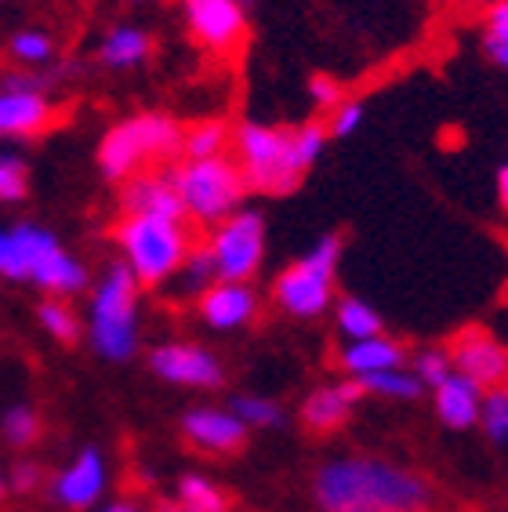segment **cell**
I'll return each instance as SVG.
<instances>
[{"mask_svg":"<svg viewBox=\"0 0 508 512\" xmlns=\"http://www.w3.org/2000/svg\"><path fill=\"white\" fill-rule=\"evenodd\" d=\"M313 502L320 512H432L436 487L381 454H334L313 473Z\"/></svg>","mask_w":508,"mask_h":512,"instance_id":"obj_1","label":"cell"},{"mask_svg":"<svg viewBox=\"0 0 508 512\" xmlns=\"http://www.w3.org/2000/svg\"><path fill=\"white\" fill-rule=\"evenodd\" d=\"M323 124H298V128H273V124H240L233 131L236 168L244 175L247 193L284 197L302 186L305 171L327 149Z\"/></svg>","mask_w":508,"mask_h":512,"instance_id":"obj_2","label":"cell"},{"mask_svg":"<svg viewBox=\"0 0 508 512\" xmlns=\"http://www.w3.org/2000/svg\"><path fill=\"white\" fill-rule=\"evenodd\" d=\"M84 338L106 364H131L142 349V287L124 262H109L88 287Z\"/></svg>","mask_w":508,"mask_h":512,"instance_id":"obj_3","label":"cell"},{"mask_svg":"<svg viewBox=\"0 0 508 512\" xmlns=\"http://www.w3.org/2000/svg\"><path fill=\"white\" fill-rule=\"evenodd\" d=\"M4 280L33 284L48 298H73L91 287L88 266L69 255L62 240L37 222H15L4 229Z\"/></svg>","mask_w":508,"mask_h":512,"instance_id":"obj_4","label":"cell"},{"mask_svg":"<svg viewBox=\"0 0 508 512\" xmlns=\"http://www.w3.org/2000/svg\"><path fill=\"white\" fill-rule=\"evenodd\" d=\"M113 244L138 287H167L196 247V237L193 226L178 218L120 215L113 226Z\"/></svg>","mask_w":508,"mask_h":512,"instance_id":"obj_5","label":"cell"},{"mask_svg":"<svg viewBox=\"0 0 508 512\" xmlns=\"http://www.w3.org/2000/svg\"><path fill=\"white\" fill-rule=\"evenodd\" d=\"M182 153V128L164 113H138L102 135L98 142V171L109 182L124 186L127 178L142 175L160 160H171Z\"/></svg>","mask_w":508,"mask_h":512,"instance_id":"obj_6","label":"cell"},{"mask_svg":"<svg viewBox=\"0 0 508 512\" xmlns=\"http://www.w3.org/2000/svg\"><path fill=\"white\" fill-rule=\"evenodd\" d=\"M167 175H171V186H175L178 200H182L189 226H200L211 233V229L222 226L225 218L244 207L247 186L233 157L178 160V164L167 168Z\"/></svg>","mask_w":508,"mask_h":512,"instance_id":"obj_7","label":"cell"},{"mask_svg":"<svg viewBox=\"0 0 508 512\" xmlns=\"http://www.w3.org/2000/svg\"><path fill=\"white\" fill-rule=\"evenodd\" d=\"M342 237L327 233L305 251L298 262L284 269L273 280L276 309L291 320H320L327 309H334V280H338V262H342Z\"/></svg>","mask_w":508,"mask_h":512,"instance_id":"obj_8","label":"cell"},{"mask_svg":"<svg viewBox=\"0 0 508 512\" xmlns=\"http://www.w3.org/2000/svg\"><path fill=\"white\" fill-rule=\"evenodd\" d=\"M55 80V69H15L0 77V138H37L59 120V109L48 99Z\"/></svg>","mask_w":508,"mask_h":512,"instance_id":"obj_9","label":"cell"},{"mask_svg":"<svg viewBox=\"0 0 508 512\" xmlns=\"http://www.w3.org/2000/svg\"><path fill=\"white\" fill-rule=\"evenodd\" d=\"M207 251L215 262V276L225 284H251L265 262V218L254 207H240L222 226L207 233Z\"/></svg>","mask_w":508,"mask_h":512,"instance_id":"obj_10","label":"cell"},{"mask_svg":"<svg viewBox=\"0 0 508 512\" xmlns=\"http://www.w3.org/2000/svg\"><path fill=\"white\" fill-rule=\"evenodd\" d=\"M109 483H113L109 458L95 444H88L48 476V498L66 512H91L106 502Z\"/></svg>","mask_w":508,"mask_h":512,"instance_id":"obj_11","label":"cell"},{"mask_svg":"<svg viewBox=\"0 0 508 512\" xmlns=\"http://www.w3.org/2000/svg\"><path fill=\"white\" fill-rule=\"evenodd\" d=\"M146 364L160 382L182 385V389L215 393L225 385V364L218 360L215 349L200 342H160L149 349Z\"/></svg>","mask_w":508,"mask_h":512,"instance_id":"obj_12","label":"cell"},{"mask_svg":"<svg viewBox=\"0 0 508 512\" xmlns=\"http://www.w3.org/2000/svg\"><path fill=\"white\" fill-rule=\"evenodd\" d=\"M454 375L469 378L476 389L490 393L498 385H508V349L490 327H465L447 345Z\"/></svg>","mask_w":508,"mask_h":512,"instance_id":"obj_13","label":"cell"},{"mask_svg":"<svg viewBox=\"0 0 508 512\" xmlns=\"http://www.w3.org/2000/svg\"><path fill=\"white\" fill-rule=\"evenodd\" d=\"M178 433L193 451L211 454V458H229V454L244 451L251 429L229 407L196 404L178 418Z\"/></svg>","mask_w":508,"mask_h":512,"instance_id":"obj_14","label":"cell"},{"mask_svg":"<svg viewBox=\"0 0 508 512\" xmlns=\"http://www.w3.org/2000/svg\"><path fill=\"white\" fill-rule=\"evenodd\" d=\"M193 40L215 55H233L247 37V11L236 0H178Z\"/></svg>","mask_w":508,"mask_h":512,"instance_id":"obj_15","label":"cell"},{"mask_svg":"<svg viewBox=\"0 0 508 512\" xmlns=\"http://www.w3.org/2000/svg\"><path fill=\"white\" fill-rule=\"evenodd\" d=\"M258 309H262V298L251 284H225L215 280L204 295L196 298V316L200 324L218 331V335H233V331H244L247 324L258 320Z\"/></svg>","mask_w":508,"mask_h":512,"instance_id":"obj_16","label":"cell"},{"mask_svg":"<svg viewBox=\"0 0 508 512\" xmlns=\"http://www.w3.org/2000/svg\"><path fill=\"white\" fill-rule=\"evenodd\" d=\"M363 400V389L352 378H334V382H320L309 389L298 407V422L316 436H331L349 422L356 407Z\"/></svg>","mask_w":508,"mask_h":512,"instance_id":"obj_17","label":"cell"},{"mask_svg":"<svg viewBox=\"0 0 508 512\" xmlns=\"http://www.w3.org/2000/svg\"><path fill=\"white\" fill-rule=\"evenodd\" d=\"M120 215H149V218H178L186 222L182 200H178L167 171H142L127 178L120 189Z\"/></svg>","mask_w":508,"mask_h":512,"instance_id":"obj_18","label":"cell"},{"mask_svg":"<svg viewBox=\"0 0 508 512\" xmlns=\"http://www.w3.org/2000/svg\"><path fill=\"white\" fill-rule=\"evenodd\" d=\"M338 371L342 378H352V382H363V378L381 375V371H392V367H407V349L403 342L389 335H374V338H363V342H342L338 349Z\"/></svg>","mask_w":508,"mask_h":512,"instance_id":"obj_19","label":"cell"},{"mask_svg":"<svg viewBox=\"0 0 508 512\" xmlns=\"http://www.w3.org/2000/svg\"><path fill=\"white\" fill-rule=\"evenodd\" d=\"M432 407L447 429L465 433V429H479V411H483V389L461 375H450L432 389Z\"/></svg>","mask_w":508,"mask_h":512,"instance_id":"obj_20","label":"cell"},{"mask_svg":"<svg viewBox=\"0 0 508 512\" xmlns=\"http://www.w3.org/2000/svg\"><path fill=\"white\" fill-rule=\"evenodd\" d=\"M149 51H153V37L142 26L120 22L98 44V62L109 69H135L149 59Z\"/></svg>","mask_w":508,"mask_h":512,"instance_id":"obj_21","label":"cell"},{"mask_svg":"<svg viewBox=\"0 0 508 512\" xmlns=\"http://www.w3.org/2000/svg\"><path fill=\"white\" fill-rule=\"evenodd\" d=\"M171 505L178 512H229V494L207 473H182L175 480Z\"/></svg>","mask_w":508,"mask_h":512,"instance_id":"obj_22","label":"cell"},{"mask_svg":"<svg viewBox=\"0 0 508 512\" xmlns=\"http://www.w3.org/2000/svg\"><path fill=\"white\" fill-rule=\"evenodd\" d=\"M334 331L342 342H363V338L385 335V324H381V313L371 302L345 295L334 302Z\"/></svg>","mask_w":508,"mask_h":512,"instance_id":"obj_23","label":"cell"},{"mask_svg":"<svg viewBox=\"0 0 508 512\" xmlns=\"http://www.w3.org/2000/svg\"><path fill=\"white\" fill-rule=\"evenodd\" d=\"M37 324L51 342L59 345H77L84 338V320L66 298H44L37 306Z\"/></svg>","mask_w":508,"mask_h":512,"instance_id":"obj_24","label":"cell"},{"mask_svg":"<svg viewBox=\"0 0 508 512\" xmlns=\"http://www.w3.org/2000/svg\"><path fill=\"white\" fill-rule=\"evenodd\" d=\"M229 146H233V135H229L222 120H196L193 128L182 131V160L225 157Z\"/></svg>","mask_w":508,"mask_h":512,"instance_id":"obj_25","label":"cell"},{"mask_svg":"<svg viewBox=\"0 0 508 512\" xmlns=\"http://www.w3.org/2000/svg\"><path fill=\"white\" fill-rule=\"evenodd\" d=\"M40 436H44V418H40L37 407L26 404V400L4 407V414H0V440L4 444L26 451V447L37 444Z\"/></svg>","mask_w":508,"mask_h":512,"instance_id":"obj_26","label":"cell"},{"mask_svg":"<svg viewBox=\"0 0 508 512\" xmlns=\"http://www.w3.org/2000/svg\"><path fill=\"white\" fill-rule=\"evenodd\" d=\"M215 262H211V251H207L204 240H196V247L189 251V258L182 262V269L175 273V280H171V287H175V295L182 298H200L207 291V287L215 284Z\"/></svg>","mask_w":508,"mask_h":512,"instance_id":"obj_27","label":"cell"},{"mask_svg":"<svg viewBox=\"0 0 508 512\" xmlns=\"http://www.w3.org/2000/svg\"><path fill=\"white\" fill-rule=\"evenodd\" d=\"M225 407H229L251 433H258V429H280V425L287 422L284 407L276 404L273 396H262V393H236V396H229Z\"/></svg>","mask_w":508,"mask_h":512,"instance_id":"obj_28","label":"cell"},{"mask_svg":"<svg viewBox=\"0 0 508 512\" xmlns=\"http://www.w3.org/2000/svg\"><path fill=\"white\" fill-rule=\"evenodd\" d=\"M363 389V396H381V400H418L425 396V385L414 378L411 367H392V371H381L356 382Z\"/></svg>","mask_w":508,"mask_h":512,"instance_id":"obj_29","label":"cell"},{"mask_svg":"<svg viewBox=\"0 0 508 512\" xmlns=\"http://www.w3.org/2000/svg\"><path fill=\"white\" fill-rule=\"evenodd\" d=\"M8 55L26 69H44L55 59V40L44 30H19L8 40Z\"/></svg>","mask_w":508,"mask_h":512,"instance_id":"obj_30","label":"cell"},{"mask_svg":"<svg viewBox=\"0 0 508 512\" xmlns=\"http://www.w3.org/2000/svg\"><path fill=\"white\" fill-rule=\"evenodd\" d=\"M407 367L414 371V378H418L425 389H436L440 382H447L450 375H454V364H450V353L447 345H425V349H418V353L407 360Z\"/></svg>","mask_w":508,"mask_h":512,"instance_id":"obj_31","label":"cell"},{"mask_svg":"<svg viewBox=\"0 0 508 512\" xmlns=\"http://www.w3.org/2000/svg\"><path fill=\"white\" fill-rule=\"evenodd\" d=\"M479 429L487 433L490 444H508V385H498L483 393V411H479Z\"/></svg>","mask_w":508,"mask_h":512,"instance_id":"obj_32","label":"cell"},{"mask_svg":"<svg viewBox=\"0 0 508 512\" xmlns=\"http://www.w3.org/2000/svg\"><path fill=\"white\" fill-rule=\"evenodd\" d=\"M30 193V164L19 153H0V204H19Z\"/></svg>","mask_w":508,"mask_h":512,"instance_id":"obj_33","label":"cell"},{"mask_svg":"<svg viewBox=\"0 0 508 512\" xmlns=\"http://www.w3.org/2000/svg\"><path fill=\"white\" fill-rule=\"evenodd\" d=\"M8 491L11 494H37L40 487H48V476L40 469V462L33 458H19L15 465H8Z\"/></svg>","mask_w":508,"mask_h":512,"instance_id":"obj_34","label":"cell"},{"mask_svg":"<svg viewBox=\"0 0 508 512\" xmlns=\"http://www.w3.org/2000/svg\"><path fill=\"white\" fill-rule=\"evenodd\" d=\"M363 124V106L360 102H342L338 109H331V124H327V135L331 138H349L356 135V128Z\"/></svg>","mask_w":508,"mask_h":512,"instance_id":"obj_35","label":"cell"},{"mask_svg":"<svg viewBox=\"0 0 508 512\" xmlns=\"http://www.w3.org/2000/svg\"><path fill=\"white\" fill-rule=\"evenodd\" d=\"M309 99H313V106H320V109H338L342 106V84L334 77H323V73H316L313 80H309Z\"/></svg>","mask_w":508,"mask_h":512,"instance_id":"obj_36","label":"cell"},{"mask_svg":"<svg viewBox=\"0 0 508 512\" xmlns=\"http://www.w3.org/2000/svg\"><path fill=\"white\" fill-rule=\"evenodd\" d=\"M487 37L508 44V0H498V4L487 8Z\"/></svg>","mask_w":508,"mask_h":512,"instance_id":"obj_37","label":"cell"},{"mask_svg":"<svg viewBox=\"0 0 508 512\" xmlns=\"http://www.w3.org/2000/svg\"><path fill=\"white\" fill-rule=\"evenodd\" d=\"M91 512H153V509H146V505L135 502V498H113V502H102Z\"/></svg>","mask_w":508,"mask_h":512,"instance_id":"obj_38","label":"cell"},{"mask_svg":"<svg viewBox=\"0 0 508 512\" xmlns=\"http://www.w3.org/2000/svg\"><path fill=\"white\" fill-rule=\"evenodd\" d=\"M483 51H487V59L494 62V66L508 69V44H505V40L487 37V40H483Z\"/></svg>","mask_w":508,"mask_h":512,"instance_id":"obj_39","label":"cell"},{"mask_svg":"<svg viewBox=\"0 0 508 512\" xmlns=\"http://www.w3.org/2000/svg\"><path fill=\"white\" fill-rule=\"evenodd\" d=\"M498 204H501V211L508 215V164L498 171Z\"/></svg>","mask_w":508,"mask_h":512,"instance_id":"obj_40","label":"cell"},{"mask_svg":"<svg viewBox=\"0 0 508 512\" xmlns=\"http://www.w3.org/2000/svg\"><path fill=\"white\" fill-rule=\"evenodd\" d=\"M8 498V476H4V469H0V502Z\"/></svg>","mask_w":508,"mask_h":512,"instance_id":"obj_41","label":"cell"},{"mask_svg":"<svg viewBox=\"0 0 508 512\" xmlns=\"http://www.w3.org/2000/svg\"><path fill=\"white\" fill-rule=\"evenodd\" d=\"M469 4H483V8H490V4H498V0H469Z\"/></svg>","mask_w":508,"mask_h":512,"instance_id":"obj_42","label":"cell"},{"mask_svg":"<svg viewBox=\"0 0 508 512\" xmlns=\"http://www.w3.org/2000/svg\"><path fill=\"white\" fill-rule=\"evenodd\" d=\"M236 4H240V8H244V11H247V4H254V0H236Z\"/></svg>","mask_w":508,"mask_h":512,"instance_id":"obj_43","label":"cell"},{"mask_svg":"<svg viewBox=\"0 0 508 512\" xmlns=\"http://www.w3.org/2000/svg\"><path fill=\"white\" fill-rule=\"evenodd\" d=\"M157 512H178L175 505H164V509H157Z\"/></svg>","mask_w":508,"mask_h":512,"instance_id":"obj_44","label":"cell"},{"mask_svg":"<svg viewBox=\"0 0 508 512\" xmlns=\"http://www.w3.org/2000/svg\"><path fill=\"white\" fill-rule=\"evenodd\" d=\"M135 4H142V0H135Z\"/></svg>","mask_w":508,"mask_h":512,"instance_id":"obj_45","label":"cell"}]
</instances>
